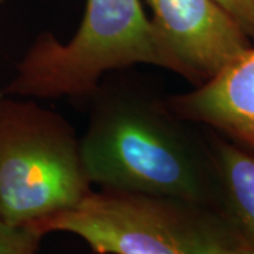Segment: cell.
Returning a JSON list of instances; mask_svg holds the SVG:
<instances>
[{
	"mask_svg": "<svg viewBox=\"0 0 254 254\" xmlns=\"http://www.w3.org/2000/svg\"><path fill=\"white\" fill-rule=\"evenodd\" d=\"M249 38H254V0H215Z\"/></svg>",
	"mask_w": 254,
	"mask_h": 254,
	"instance_id": "9",
	"label": "cell"
},
{
	"mask_svg": "<svg viewBox=\"0 0 254 254\" xmlns=\"http://www.w3.org/2000/svg\"><path fill=\"white\" fill-rule=\"evenodd\" d=\"M177 73L200 85L245 53L250 38L215 0H144Z\"/></svg>",
	"mask_w": 254,
	"mask_h": 254,
	"instance_id": "5",
	"label": "cell"
},
{
	"mask_svg": "<svg viewBox=\"0 0 254 254\" xmlns=\"http://www.w3.org/2000/svg\"><path fill=\"white\" fill-rule=\"evenodd\" d=\"M161 103L175 119L206 125L254 151V47L196 89L168 96Z\"/></svg>",
	"mask_w": 254,
	"mask_h": 254,
	"instance_id": "6",
	"label": "cell"
},
{
	"mask_svg": "<svg viewBox=\"0 0 254 254\" xmlns=\"http://www.w3.org/2000/svg\"><path fill=\"white\" fill-rule=\"evenodd\" d=\"M222 254H254V247L246 245L245 242L239 240L235 245L227 247Z\"/></svg>",
	"mask_w": 254,
	"mask_h": 254,
	"instance_id": "10",
	"label": "cell"
},
{
	"mask_svg": "<svg viewBox=\"0 0 254 254\" xmlns=\"http://www.w3.org/2000/svg\"><path fill=\"white\" fill-rule=\"evenodd\" d=\"M92 190L81 138L34 102L0 99V220L27 226L79 203Z\"/></svg>",
	"mask_w": 254,
	"mask_h": 254,
	"instance_id": "4",
	"label": "cell"
},
{
	"mask_svg": "<svg viewBox=\"0 0 254 254\" xmlns=\"http://www.w3.org/2000/svg\"><path fill=\"white\" fill-rule=\"evenodd\" d=\"M27 226L75 235L98 254H222L240 240L208 205L109 188Z\"/></svg>",
	"mask_w": 254,
	"mask_h": 254,
	"instance_id": "3",
	"label": "cell"
},
{
	"mask_svg": "<svg viewBox=\"0 0 254 254\" xmlns=\"http://www.w3.org/2000/svg\"><path fill=\"white\" fill-rule=\"evenodd\" d=\"M222 215L246 245L254 247V154L218 140L210 155Z\"/></svg>",
	"mask_w": 254,
	"mask_h": 254,
	"instance_id": "7",
	"label": "cell"
},
{
	"mask_svg": "<svg viewBox=\"0 0 254 254\" xmlns=\"http://www.w3.org/2000/svg\"><path fill=\"white\" fill-rule=\"evenodd\" d=\"M41 239L31 227L0 220V254H37Z\"/></svg>",
	"mask_w": 254,
	"mask_h": 254,
	"instance_id": "8",
	"label": "cell"
},
{
	"mask_svg": "<svg viewBox=\"0 0 254 254\" xmlns=\"http://www.w3.org/2000/svg\"><path fill=\"white\" fill-rule=\"evenodd\" d=\"M163 106L130 93L100 96L81 138L92 185L210 206L216 182L187 131Z\"/></svg>",
	"mask_w": 254,
	"mask_h": 254,
	"instance_id": "1",
	"label": "cell"
},
{
	"mask_svg": "<svg viewBox=\"0 0 254 254\" xmlns=\"http://www.w3.org/2000/svg\"><path fill=\"white\" fill-rule=\"evenodd\" d=\"M136 64L177 73L141 0H86L72 38L61 43L53 33L40 34L4 92L40 99L88 96L96 92L105 73Z\"/></svg>",
	"mask_w": 254,
	"mask_h": 254,
	"instance_id": "2",
	"label": "cell"
}]
</instances>
